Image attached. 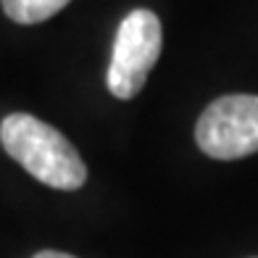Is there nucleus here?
<instances>
[{"instance_id":"f257e3e1","label":"nucleus","mask_w":258,"mask_h":258,"mask_svg":"<svg viewBox=\"0 0 258 258\" xmlns=\"http://www.w3.org/2000/svg\"><path fill=\"white\" fill-rule=\"evenodd\" d=\"M0 143L34 179L55 190H79L87 179V166L77 148L55 126L32 113H11L0 124Z\"/></svg>"},{"instance_id":"f03ea898","label":"nucleus","mask_w":258,"mask_h":258,"mask_svg":"<svg viewBox=\"0 0 258 258\" xmlns=\"http://www.w3.org/2000/svg\"><path fill=\"white\" fill-rule=\"evenodd\" d=\"M161 45V21L153 11L137 8L126 14L116 32L108 74H105V85L113 98L129 100L145 87L150 69L158 63Z\"/></svg>"},{"instance_id":"7ed1b4c3","label":"nucleus","mask_w":258,"mask_h":258,"mask_svg":"<svg viewBox=\"0 0 258 258\" xmlns=\"http://www.w3.org/2000/svg\"><path fill=\"white\" fill-rule=\"evenodd\" d=\"M198 148L216 161L258 153V95H224L201 113Z\"/></svg>"},{"instance_id":"20e7f679","label":"nucleus","mask_w":258,"mask_h":258,"mask_svg":"<svg viewBox=\"0 0 258 258\" xmlns=\"http://www.w3.org/2000/svg\"><path fill=\"white\" fill-rule=\"evenodd\" d=\"M3 11L16 24H40V21L55 16L72 0H0Z\"/></svg>"},{"instance_id":"39448f33","label":"nucleus","mask_w":258,"mask_h":258,"mask_svg":"<svg viewBox=\"0 0 258 258\" xmlns=\"http://www.w3.org/2000/svg\"><path fill=\"white\" fill-rule=\"evenodd\" d=\"M34 258H74V255H69V253H61V250H42V253H37Z\"/></svg>"}]
</instances>
